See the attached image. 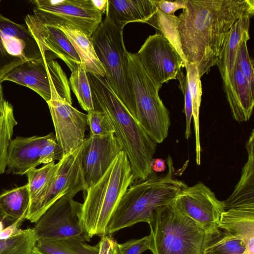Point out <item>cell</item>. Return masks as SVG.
Listing matches in <instances>:
<instances>
[{
    "instance_id": "8",
    "label": "cell",
    "mask_w": 254,
    "mask_h": 254,
    "mask_svg": "<svg viewBox=\"0 0 254 254\" xmlns=\"http://www.w3.org/2000/svg\"><path fill=\"white\" fill-rule=\"evenodd\" d=\"M11 81L30 88L46 102L59 95L72 104L69 80L59 63L43 57L26 61L17 65L2 78L1 82Z\"/></svg>"
},
{
    "instance_id": "20",
    "label": "cell",
    "mask_w": 254,
    "mask_h": 254,
    "mask_svg": "<svg viewBox=\"0 0 254 254\" xmlns=\"http://www.w3.org/2000/svg\"><path fill=\"white\" fill-rule=\"evenodd\" d=\"M157 10L153 0H107L105 13L123 30L129 23H146Z\"/></svg>"
},
{
    "instance_id": "12",
    "label": "cell",
    "mask_w": 254,
    "mask_h": 254,
    "mask_svg": "<svg viewBox=\"0 0 254 254\" xmlns=\"http://www.w3.org/2000/svg\"><path fill=\"white\" fill-rule=\"evenodd\" d=\"M42 58L39 47L26 24L15 23L0 13V82L17 65Z\"/></svg>"
},
{
    "instance_id": "41",
    "label": "cell",
    "mask_w": 254,
    "mask_h": 254,
    "mask_svg": "<svg viewBox=\"0 0 254 254\" xmlns=\"http://www.w3.org/2000/svg\"><path fill=\"white\" fill-rule=\"evenodd\" d=\"M151 167L152 171L159 172L165 170V163L164 160L161 159H153L152 160Z\"/></svg>"
},
{
    "instance_id": "48",
    "label": "cell",
    "mask_w": 254,
    "mask_h": 254,
    "mask_svg": "<svg viewBox=\"0 0 254 254\" xmlns=\"http://www.w3.org/2000/svg\"></svg>"
},
{
    "instance_id": "1",
    "label": "cell",
    "mask_w": 254,
    "mask_h": 254,
    "mask_svg": "<svg viewBox=\"0 0 254 254\" xmlns=\"http://www.w3.org/2000/svg\"><path fill=\"white\" fill-rule=\"evenodd\" d=\"M254 14V0H186L179 16L163 15L160 31L201 78L217 65L234 24Z\"/></svg>"
},
{
    "instance_id": "42",
    "label": "cell",
    "mask_w": 254,
    "mask_h": 254,
    "mask_svg": "<svg viewBox=\"0 0 254 254\" xmlns=\"http://www.w3.org/2000/svg\"><path fill=\"white\" fill-rule=\"evenodd\" d=\"M92 1L96 9L102 14L105 13L107 0H92Z\"/></svg>"
},
{
    "instance_id": "17",
    "label": "cell",
    "mask_w": 254,
    "mask_h": 254,
    "mask_svg": "<svg viewBox=\"0 0 254 254\" xmlns=\"http://www.w3.org/2000/svg\"><path fill=\"white\" fill-rule=\"evenodd\" d=\"M25 22L37 42L43 57L61 59L71 71L81 64L75 49L63 31L41 22L32 14L25 16Z\"/></svg>"
},
{
    "instance_id": "40",
    "label": "cell",
    "mask_w": 254,
    "mask_h": 254,
    "mask_svg": "<svg viewBox=\"0 0 254 254\" xmlns=\"http://www.w3.org/2000/svg\"><path fill=\"white\" fill-rule=\"evenodd\" d=\"M24 218H20L9 226L5 228L0 232V240L7 239L19 232L21 230L18 229Z\"/></svg>"
},
{
    "instance_id": "3",
    "label": "cell",
    "mask_w": 254,
    "mask_h": 254,
    "mask_svg": "<svg viewBox=\"0 0 254 254\" xmlns=\"http://www.w3.org/2000/svg\"><path fill=\"white\" fill-rule=\"evenodd\" d=\"M167 172L151 175L144 180H135L127 189L111 218L107 235L139 222L148 224L157 208L173 202L188 186L173 177L174 168L171 157L167 159Z\"/></svg>"
},
{
    "instance_id": "29",
    "label": "cell",
    "mask_w": 254,
    "mask_h": 254,
    "mask_svg": "<svg viewBox=\"0 0 254 254\" xmlns=\"http://www.w3.org/2000/svg\"><path fill=\"white\" fill-rule=\"evenodd\" d=\"M69 83L71 89L76 97L81 108L87 112L94 110L91 86L87 73L81 64L77 65L71 71Z\"/></svg>"
},
{
    "instance_id": "25",
    "label": "cell",
    "mask_w": 254,
    "mask_h": 254,
    "mask_svg": "<svg viewBox=\"0 0 254 254\" xmlns=\"http://www.w3.org/2000/svg\"><path fill=\"white\" fill-rule=\"evenodd\" d=\"M44 254H99V245L91 246L77 238L37 240L35 246Z\"/></svg>"
},
{
    "instance_id": "26",
    "label": "cell",
    "mask_w": 254,
    "mask_h": 254,
    "mask_svg": "<svg viewBox=\"0 0 254 254\" xmlns=\"http://www.w3.org/2000/svg\"><path fill=\"white\" fill-rule=\"evenodd\" d=\"M30 204L28 184L6 190L0 194V207L9 218L25 219Z\"/></svg>"
},
{
    "instance_id": "36",
    "label": "cell",
    "mask_w": 254,
    "mask_h": 254,
    "mask_svg": "<svg viewBox=\"0 0 254 254\" xmlns=\"http://www.w3.org/2000/svg\"><path fill=\"white\" fill-rule=\"evenodd\" d=\"M62 157L61 149L57 142L55 135L49 138L45 145L42 149L38 161L39 165H44L55 161L60 160Z\"/></svg>"
},
{
    "instance_id": "33",
    "label": "cell",
    "mask_w": 254,
    "mask_h": 254,
    "mask_svg": "<svg viewBox=\"0 0 254 254\" xmlns=\"http://www.w3.org/2000/svg\"><path fill=\"white\" fill-rule=\"evenodd\" d=\"M87 115L90 135L103 136L114 132L110 123L102 111L92 110L87 112Z\"/></svg>"
},
{
    "instance_id": "32",
    "label": "cell",
    "mask_w": 254,
    "mask_h": 254,
    "mask_svg": "<svg viewBox=\"0 0 254 254\" xmlns=\"http://www.w3.org/2000/svg\"><path fill=\"white\" fill-rule=\"evenodd\" d=\"M245 250L242 239L220 231L212 236L203 254H244Z\"/></svg>"
},
{
    "instance_id": "5",
    "label": "cell",
    "mask_w": 254,
    "mask_h": 254,
    "mask_svg": "<svg viewBox=\"0 0 254 254\" xmlns=\"http://www.w3.org/2000/svg\"><path fill=\"white\" fill-rule=\"evenodd\" d=\"M148 224L153 254H203L214 235L207 234L173 202L156 209Z\"/></svg>"
},
{
    "instance_id": "6",
    "label": "cell",
    "mask_w": 254,
    "mask_h": 254,
    "mask_svg": "<svg viewBox=\"0 0 254 254\" xmlns=\"http://www.w3.org/2000/svg\"><path fill=\"white\" fill-rule=\"evenodd\" d=\"M91 37L97 56L105 70V77L132 115L133 91L123 30L106 16Z\"/></svg>"
},
{
    "instance_id": "16",
    "label": "cell",
    "mask_w": 254,
    "mask_h": 254,
    "mask_svg": "<svg viewBox=\"0 0 254 254\" xmlns=\"http://www.w3.org/2000/svg\"><path fill=\"white\" fill-rule=\"evenodd\" d=\"M83 144L82 167L86 190L104 175L122 149L114 132L90 135Z\"/></svg>"
},
{
    "instance_id": "43",
    "label": "cell",
    "mask_w": 254,
    "mask_h": 254,
    "mask_svg": "<svg viewBox=\"0 0 254 254\" xmlns=\"http://www.w3.org/2000/svg\"><path fill=\"white\" fill-rule=\"evenodd\" d=\"M9 217H8L2 211L0 207V221L3 223L5 228L11 225L16 221Z\"/></svg>"
},
{
    "instance_id": "23",
    "label": "cell",
    "mask_w": 254,
    "mask_h": 254,
    "mask_svg": "<svg viewBox=\"0 0 254 254\" xmlns=\"http://www.w3.org/2000/svg\"><path fill=\"white\" fill-rule=\"evenodd\" d=\"M253 15L243 17L232 26L219 56L217 64L225 86L233 73L237 51L241 41L250 36V21Z\"/></svg>"
},
{
    "instance_id": "47",
    "label": "cell",
    "mask_w": 254,
    "mask_h": 254,
    "mask_svg": "<svg viewBox=\"0 0 254 254\" xmlns=\"http://www.w3.org/2000/svg\"></svg>"
},
{
    "instance_id": "19",
    "label": "cell",
    "mask_w": 254,
    "mask_h": 254,
    "mask_svg": "<svg viewBox=\"0 0 254 254\" xmlns=\"http://www.w3.org/2000/svg\"><path fill=\"white\" fill-rule=\"evenodd\" d=\"M224 89L234 119L238 122L248 121L254 106V91L250 88L237 59L232 76Z\"/></svg>"
},
{
    "instance_id": "28",
    "label": "cell",
    "mask_w": 254,
    "mask_h": 254,
    "mask_svg": "<svg viewBox=\"0 0 254 254\" xmlns=\"http://www.w3.org/2000/svg\"><path fill=\"white\" fill-rule=\"evenodd\" d=\"M17 124L13 107L5 101L0 109V175L4 173L6 169L8 148Z\"/></svg>"
},
{
    "instance_id": "24",
    "label": "cell",
    "mask_w": 254,
    "mask_h": 254,
    "mask_svg": "<svg viewBox=\"0 0 254 254\" xmlns=\"http://www.w3.org/2000/svg\"><path fill=\"white\" fill-rule=\"evenodd\" d=\"M55 26L65 35L71 43L80 61L81 64L89 73L105 76V70L96 53L91 36L78 29L67 25Z\"/></svg>"
},
{
    "instance_id": "46",
    "label": "cell",
    "mask_w": 254,
    "mask_h": 254,
    "mask_svg": "<svg viewBox=\"0 0 254 254\" xmlns=\"http://www.w3.org/2000/svg\"><path fill=\"white\" fill-rule=\"evenodd\" d=\"M5 228L4 224L0 221V232H1Z\"/></svg>"
},
{
    "instance_id": "14",
    "label": "cell",
    "mask_w": 254,
    "mask_h": 254,
    "mask_svg": "<svg viewBox=\"0 0 254 254\" xmlns=\"http://www.w3.org/2000/svg\"><path fill=\"white\" fill-rule=\"evenodd\" d=\"M175 207L208 234L219 233L218 225L225 211L223 201L202 183L182 190L173 202Z\"/></svg>"
},
{
    "instance_id": "44",
    "label": "cell",
    "mask_w": 254,
    "mask_h": 254,
    "mask_svg": "<svg viewBox=\"0 0 254 254\" xmlns=\"http://www.w3.org/2000/svg\"><path fill=\"white\" fill-rule=\"evenodd\" d=\"M5 100L4 99L1 83L0 82V109L3 106Z\"/></svg>"
},
{
    "instance_id": "35",
    "label": "cell",
    "mask_w": 254,
    "mask_h": 254,
    "mask_svg": "<svg viewBox=\"0 0 254 254\" xmlns=\"http://www.w3.org/2000/svg\"><path fill=\"white\" fill-rule=\"evenodd\" d=\"M180 84L179 87L185 97V106L184 112L186 115L185 137L188 139L191 135L190 124L192 118V105L191 92L187 75L180 70L177 76Z\"/></svg>"
},
{
    "instance_id": "21",
    "label": "cell",
    "mask_w": 254,
    "mask_h": 254,
    "mask_svg": "<svg viewBox=\"0 0 254 254\" xmlns=\"http://www.w3.org/2000/svg\"><path fill=\"white\" fill-rule=\"evenodd\" d=\"M219 229L242 239L246 245L244 254H254V207H241L224 211Z\"/></svg>"
},
{
    "instance_id": "15",
    "label": "cell",
    "mask_w": 254,
    "mask_h": 254,
    "mask_svg": "<svg viewBox=\"0 0 254 254\" xmlns=\"http://www.w3.org/2000/svg\"><path fill=\"white\" fill-rule=\"evenodd\" d=\"M55 130V137L62 157L83 144L87 115L58 95L47 102Z\"/></svg>"
},
{
    "instance_id": "18",
    "label": "cell",
    "mask_w": 254,
    "mask_h": 254,
    "mask_svg": "<svg viewBox=\"0 0 254 254\" xmlns=\"http://www.w3.org/2000/svg\"><path fill=\"white\" fill-rule=\"evenodd\" d=\"M54 135L51 132L45 136H17L11 139L8 148L6 164L9 171L13 174L23 175L38 166L40 152L48 139Z\"/></svg>"
},
{
    "instance_id": "9",
    "label": "cell",
    "mask_w": 254,
    "mask_h": 254,
    "mask_svg": "<svg viewBox=\"0 0 254 254\" xmlns=\"http://www.w3.org/2000/svg\"><path fill=\"white\" fill-rule=\"evenodd\" d=\"M84 144L64 156L59 161L58 168L46 189L31 203L25 219L36 223L57 200L66 194L74 196L86 190L82 167Z\"/></svg>"
},
{
    "instance_id": "31",
    "label": "cell",
    "mask_w": 254,
    "mask_h": 254,
    "mask_svg": "<svg viewBox=\"0 0 254 254\" xmlns=\"http://www.w3.org/2000/svg\"><path fill=\"white\" fill-rule=\"evenodd\" d=\"M37 241L33 228L21 231L5 240H0V254H30Z\"/></svg>"
},
{
    "instance_id": "22",
    "label": "cell",
    "mask_w": 254,
    "mask_h": 254,
    "mask_svg": "<svg viewBox=\"0 0 254 254\" xmlns=\"http://www.w3.org/2000/svg\"><path fill=\"white\" fill-rule=\"evenodd\" d=\"M254 130L246 144L248 159L243 166L240 178L230 196L223 201L226 210L254 207Z\"/></svg>"
},
{
    "instance_id": "7",
    "label": "cell",
    "mask_w": 254,
    "mask_h": 254,
    "mask_svg": "<svg viewBox=\"0 0 254 254\" xmlns=\"http://www.w3.org/2000/svg\"><path fill=\"white\" fill-rule=\"evenodd\" d=\"M129 70L133 91V117L157 143L168 136L169 112L159 95L158 88L143 69L137 53L128 52Z\"/></svg>"
},
{
    "instance_id": "10",
    "label": "cell",
    "mask_w": 254,
    "mask_h": 254,
    "mask_svg": "<svg viewBox=\"0 0 254 254\" xmlns=\"http://www.w3.org/2000/svg\"><path fill=\"white\" fill-rule=\"evenodd\" d=\"M33 16L51 25H67L92 36L102 21V13L92 0H35Z\"/></svg>"
},
{
    "instance_id": "30",
    "label": "cell",
    "mask_w": 254,
    "mask_h": 254,
    "mask_svg": "<svg viewBox=\"0 0 254 254\" xmlns=\"http://www.w3.org/2000/svg\"><path fill=\"white\" fill-rule=\"evenodd\" d=\"M58 166V163H55L54 161L40 168H32L26 172L25 175L28 179L30 204L35 201L46 189Z\"/></svg>"
},
{
    "instance_id": "13",
    "label": "cell",
    "mask_w": 254,
    "mask_h": 254,
    "mask_svg": "<svg viewBox=\"0 0 254 254\" xmlns=\"http://www.w3.org/2000/svg\"><path fill=\"white\" fill-rule=\"evenodd\" d=\"M150 79L160 89L169 80L177 79L185 62L170 42L157 32L150 35L137 53Z\"/></svg>"
},
{
    "instance_id": "34",
    "label": "cell",
    "mask_w": 254,
    "mask_h": 254,
    "mask_svg": "<svg viewBox=\"0 0 254 254\" xmlns=\"http://www.w3.org/2000/svg\"><path fill=\"white\" fill-rule=\"evenodd\" d=\"M249 39L250 36H248L240 43L237 51L236 59L250 88L254 91V64L249 56L247 47V41Z\"/></svg>"
},
{
    "instance_id": "37",
    "label": "cell",
    "mask_w": 254,
    "mask_h": 254,
    "mask_svg": "<svg viewBox=\"0 0 254 254\" xmlns=\"http://www.w3.org/2000/svg\"><path fill=\"white\" fill-rule=\"evenodd\" d=\"M149 235L138 239H131L120 244L123 254H141L150 249Z\"/></svg>"
},
{
    "instance_id": "27",
    "label": "cell",
    "mask_w": 254,
    "mask_h": 254,
    "mask_svg": "<svg viewBox=\"0 0 254 254\" xmlns=\"http://www.w3.org/2000/svg\"><path fill=\"white\" fill-rule=\"evenodd\" d=\"M187 76L190 85L192 105V118L195 137L196 162L200 164L201 146L199 131V109L200 106L202 87L198 69L194 64L185 63Z\"/></svg>"
},
{
    "instance_id": "11",
    "label": "cell",
    "mask_w": 254,
    "mask_h": 254,
    "mask_svg": "<svg viewBox=\"0 0 254 254\" xmlns=\"http://www.w3.org/2000/svg\"><path fill=\"white\" fill-rule=\"evenodd\" d=\"M66 194L54 203L41 216L33 229L37 240L77 238L90 241L82 219V203Z\"/></svg>"
},
{
    "instance_id": "4",
    "label": "cell",
    "mask_w": 254,
    "mask_h": 254,
    "mask_svg": "<svg viewBox=\"0 0 254 254\" xmlns=\"http://www.w3.org/2000/svg\"><path fill=\"white\" fill-rule=\"evenodd\" d=\"M134 181L128 160L122 150L104 175L86 190L82 203V219L91 238L107 235L111 218Z\"/></svg>"
},
{
    "instance_id": "38",
    "label": "cell",
    "mask_w": 254,
    "mask_h": 254,
    "mask_svg": "<svg viewBox=\"0 0 254 254\" xmlns=\"http://www.w3.org/2000/svg\"><path fill=\"white\" fill-rule=\"evenodd\" d=\"M157 9L168 15H174L176 11L184 9L186 6V0H176L174 1L165 0H153Z\"/></svg>"
},
{
    "instance_id": "39",
    "label": "cell",
    "mask_w": 254,
    "mask_h": 254,
    "mask_svg": "<svg viewBox=\"0 0 254 254\" xmlns=\"http://www.w3.org/2000/svg\"><path fill=\"white\" fill-rule=\"evenodd\" d=\"M98 244L99 254H123L120 244L110 235L101 237Z\"/></svg>"
},
{
    "instance_id": "2",
    "label": "cell",
    "mask_w": 254,
    "mask_h": 254,
    "mask_svg": "<svg viewBox=\"0 0 254 254\" xmlns=\"http://www.w3.org/2000/svg\"><path fill=\"white\" fill-rule=\"evenodd\" d=\"M95 110L105 115L126 154L135 180L153 174L151 163L157 143L133 117L105 77L87 73Z\"/></svg>"
},
{
    "instance_id": "45",
    "label": "cell",
    "mask_w": 254,
    "mask_h": 254,
    "mask_svg": "<svg viewBox=\"0 0 254 254\" xmlns=\"http://www.w3.org/2000/svg\"><path fill=\"white\" fill-rule=\"evenodd\" d=\"M31 254H44L40 252L35 247L31 251Z\"/></svg>"
}]
</instances>
